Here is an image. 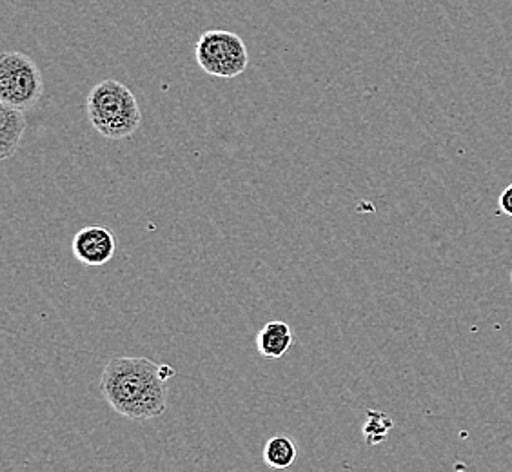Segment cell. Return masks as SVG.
<instances>
[{
	"label": "cell",
	"mask_w": 512,
	"mask_h": 472,
	"mask_svg": "<svg viewBox=\"0 0 512 472\" xmlns=\"http://www.w3.org/2000/svg\"><path fill=\"white\" fill-rule=\"evenodd\" d=\"M169 365L144 356H117L100 376V391L115 413L129 420H151L168 409Z\"/></svg>",
	"instance_id": "obj_1"
},
{
	"label": "cell",
	"mask_w": 512,
	"mask_h": 472,
	"mask_svg": "<svg viewBox=\"0 0 512 472\" xmlns=\"http://www.w3.org/2000/svg\"><path fill=\"white\" fill-rule=\"evenodd\" d=\"M86 111L91 126L109 140H122L135 135L142 122L135 95L119 80H102L91 89L86 100Z\"/></svg>",
	"instance_id": "obj_2"
},
{
	"label": "cell",
	"mask_w": 512,
	"mask_h": 472,
	"mask_svg": "<svg viewBox=\"0 0 512 472\" xmlns=\"http://www.w3.org/2000/svg\"><path fill=\"white\" fill-rule=\"evenodd\" d=\"M44 93V79L35 60L19 51L0 57V102L13 108H35Z\"/></svg>",
	"instance_id": "obj_3"
},
{
	"label": "cell",
	"mask_w": 512,
	"mask_h": 472,
	"mask_svg": "<svg viewBox=\"0 0 512 472\" xmlns=\"http://www.w3.org/2000/svg\"><path fill=\"white\" fill-rule=\"evenodd\" d=\"M197 62L207 75L218 79H235L249 64L244 40L231 31L211 30L200 35L195 48Z\"/></svg>",
	"instance_id": "obj_4"
},
{
	"label": "cell",
	"mask_w": 512,
	"mask_h": 472,
	"mask_svg": "<svg viewBox=\"0 0 512 472\" xmlns=\"http://www.w3.org/2000/svg\"><path fill=\"white\" fill-rule=\"evenodd\" d=\"M71 249L84 266H104L115 256L117 238L106 227L86 226L73 236Z\"/></svg>",
	"instance_id": "obj_5"
},
{
	"label": "cell",
	"mask_w": 512,
	"mask_h": 472,
	"mask_svg": "<svg viewBox=\"0 0 512 472\" xmlns=\"http://www.w3.org/2000/svg\"><path fill=\"white\" fill-rule=\"evenodd\" d=\"M295 345V335L286 322H269L256 335V349L266 360H280Z\"/></svg>",
	"instance_id": "obj_6"
},
{
	"label": "cell",
	"mask_w": 512,
	"mask_h": 472,
	"mask_svg": "<svg viewBox=\"0 0 512 472\" xmlns=\"http://www.w3.org/2000/svg\"><path fill=\"white\" fill-rule=\"evenodd\" d=\"M26 131V117L22 109L0 102V158L8 160L17 153Z\"/></svg>",
	"instance_id": "obj_7"
},
{
	"label": "cell",
	"mask_w": 512,
	"mask_h": 472,
	"mask_svg": "<svg viewBox=\"0 0 512 472\" xmlns=\"http://www.w3.org/2000/svg\"><path fill=\"white\" fill-rule=\"evenodd\" d=\"M296 460V445L291 438L278 434L269 438L264 447V462L271 469H287Z\"/></svg>",
	"instance_id": "obj_8"
},
{
	"label": "cell",
	"mask_w": 512,
	"mask_h": 472,
	"mask_svg": "<svg viewBox=\"0 0 512 472\" xmlns=\"http://www.w3.org/2000/svg\"><path fill=\"white\" fill-rule=\"evenodd\" d=\"M391 427H393V422L387 414L369 411V420L364 427L365 440L369 442V445H376L387 438Z\"/></svg>",
	"instance_id": "obj_9"
},
{
	"label": "cell",
	"mask_w": 512,
	"mask_h": 472,
	"mask_svg": "<svg viewBox=\"0 0 512 472\" xmlns=\"http://www.w3.org/2000/svg\"><path fill=\"white\" fill-rule=\"evenodd\" d=\"M500 209H502L503 215L512 217V184L505 187V191H503L502 197H500Z\"/></svg>",
	"instance_id": "obj_10"
},
{
	"label": "cell",
	"mask_w": 512,
	"mask_h": 472,
	"mask_svg": "<svg viewBox=\"0 0 512 472\" xmlns=\"http://www.w3.org/2000/svg\"><path fill=\"white\" fill-rule=\"evenodd\" d=\"M511 284H512V271H511Z\"/></svg>",
	"instance_id": "obj_11"
}]
</instances>
